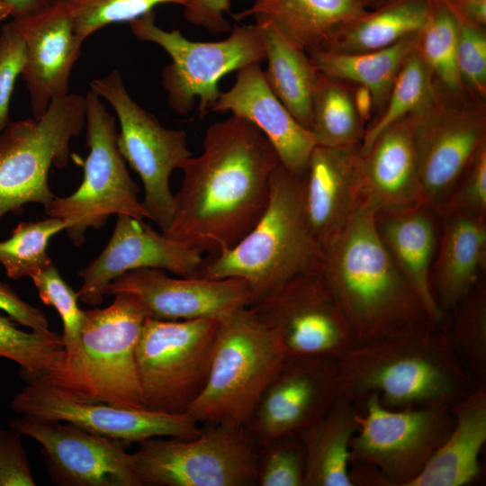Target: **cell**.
<instances>
[{
  "label": "cell",
  "mask_w": 486,
  "mask_h": 486,
  "mask_svg": "<svg viewBox=\"0 0 486 486\" xmlns=\"http://www.w3.org/2000/svg\"><path fill=\"white\" fill-rule=\"evenodd\" d=\"M279 158L266 137L240 117L212 123L202 151L183 165L173 220L163 233L218 255L233 248L266 211Z\"/></svg>",
  "instance_id": "6da1fadb"
},
{
  "label": "cell",
  "mask_w": 486,
  "mask_h": 486,
  "mask_svg": "<svg viewBox=\"0 0 486 486\" xmlns=\"http://www.w3.org/2000/svg\"><path fill=\"white\" fill-rule=\"evenodd\" d=\"M474 382L444 330L429 322L354 345L338 359V394L360 404L376 393L392 410L451 405Z\"/></svg>",
  "instance_id": "7a4b0ae2"
},
{
  "label": "cell",
  "mask_w": 486,
  "mask_h": 486,
  "mask_svg": "<svg viewBox=\"0 0 486 486\" xmlns=\"http://www.w3.org/2000/svg\"><path fill=\"white\" fill-rule=\"evenodd\" d=\"M376 212L370 202L359 197L344 229L324 249L320 268L356 345L410 325L432 323L382 243Z\"/></svg>",
  "instance_id": "3957f363"
},
{
  "label": "cell",
  "mask_w": 486,
  "mask_h": 486,
  "mask_svg": "<svg viewBox=\"0 0 486 486\" xmlns=\"http://www.w3.org/2000/svg\"><path fill=\"white\" fill-rule=\"evenodd\" d=\"M323 256L304 217L302 176L280 163L271 177L267 207L256 224L230 249L205 255L194 277L242 279L254 302L292 277L320 272Z\"/></svg>",
  "instance_id": "277c9868"
},
{
  "label": "cell",
  "mask_w": 486,
  "mask_h": 486,
  "mask_svg": "<svg viewBox=\"0 0 486 486\" xmlns=\"http://www.w3.org/2000/svg\"><path fill=\"white\" fill-rule=\"evenodd\" d=\"M113 296L109 306L86 310L76 355L47 377L81 400L146 409L136 346L148 316L136 295L118 292Z\"/></svg>",
  "instance_id": "5b68a950"
},
{
  "label": "cell",
  "mask_w": 486,
  "mask_h": 486,
  "mask_svg": "<svg viewBox=\"0 0 486 486\" xmlns=\"http://www.w3.org/2000/svg\"><path fill=\"white\" fill-rule=\"evenodd\" d=\"M287 355L248 306L219 322L206 383L187 412L200 424L244 426Z\"/></svg>",
  "instance_id": "8992f818"
},
{
  "label": "cell",
  "mask_w": 486,
  "mask_h": 486,
  "mask_svg": "<svg viewBox=\"0 0 486 486\" xmlns=\"http://www.w3.org/2000/svg\"><path fill=\"white\" fill-rule=\"evenodd\" d=\"M135 38L162 48L171 62L161 72L162 86L169 107L181 115L189 113L198 102L199 117L211 112L220 91L219 82L232 71L266 58L259 25L235 26L219 41H196L180 31H166L156 24L155 12L130 22Z\"/></svg>",
  "instance_id": "52a82bcc"
},
{
  "label": "cell",
  "mask_w": 486,
  "mask_h": 486,
  "mask_svg": "<svg viewBox=\"0 0 486 486\" xmlns=\"http://www.w3.org/2000/svg\"><path fill=\"white\" fill-rule=\"evenodd\" d=\"M85 124V95L68 94L40 117L10 122L0 131V219L30 202L49 209L56 197L50 169L68 164L70 141Z\"/></svg>",
  "instance_id": "ba28073f"
},
{
  "label": "cell",
  "mask_w": 486,
  "mask_h": 486,
  "mask_svg": "<svg viewBox=\"0 0 486 486\" xmlns=\"http://www.w3.org/2000/svg\"><path fill=\"white\" fill-rule=\"evenodd\" d=\"M219 322L212 319H146L136 346L137 370L146 409L165 413L187 412L206 383Z\"/></svg>",
  "instance_id": "9c48e42d"
},
{
  "label": "cell",
  "mask_w": 486,
  "mask_h": 486,
  "mask_svg": "<svg viewBox=\"0 0 486 486\" xmlns=\"http://www.w3.org/2000/svg\"><path fill=\"white\" fill-rule=\"evenodd\" d=\"M204 425L194 437L139 443L132 463L141 486L256 485L257 450L244 426Z\"/></svg>",
  "instance_id": "30bf717a"
},
{
  "label": "cell",
  "mask_w": 486,
  "mask_h": 486,
  "mask_svg": "<svg viewBox=\"0 0 486 486\" xmlns=\"http://www.w3.org/2000/svg\"><path fill=\"white\" fill-rule=\"evenodd\" d=\"M86 145L84 176L78 188L65 197H55L46 210L50 217L70 225L66 230L74 245L80 246L89 228H102L111 215L148 219L117 146L115 118L91 88L86 95Z\"/></svg>",
  "instance_id": "8fae6325"
},
{
  "label": "cell",
  "mask_w": 486,
  "mask_h": 486,
  "mask_svg": "<svg viewBox=\"0 0 486 486\" xmlns=\"http://www.w3.org/2000/svg\"><path fill=\"white\" fill-rule=\"evenodd\" d=\"M363 404L350 463L376 470L381 486H408L449 435L454 421L450 405L392 410L376 393Z\"/></svg>",
  "instance_id": "7c38bea8"
},
{
  "label": "cell",
  "mask_w": 486,
  "mask_h": 486,
  "mask_svg": "<svg viewBox=\"0 0 486 486\" xmlns=\"http://www.w3.org/2000/svg\"><path fill=\"white\" fill-rule=\"evenodd\" d=\"M89 86L106 100L116 113L120 124L119 151L142 182L141 203L148 219L164 232L175 212L170 176L192 156L186 132L164 127L153 113L137 104L117 69L92 80Z\"/></svg>",
  "instance_id": "4fadbf2b"
},
{
  "label": "cell",
  "mask_w": 486,
  "mask_h": 486,
  "mask_svg": "<svg viewBox=\"0 0 486 486\" xmlns=\"http://www.w3.org/2000/svg\"><path fill=\"white\" fill-rule=\"evenodd\" d=\"M417 166L427 206L436 212L486 144L485 100L437 84L431 104L412 115Z\"/></svg>",
  "instance_id": "5bb4252c"
},
{
  "label": "cell",
  "mask_w": 486,
  "mask_h": 486,
  "mask_svg": "<svg viewBox=\"0 0 486 486\" xmlns=\"http://www.w3.org/2000/svg\"><path fill=\"white\" fill-rule=\"evenodd\" d=\"M249 307L275 330L287 357L338 359L356 345L348 321L320 272L292 277Z\"/></svg>",
  "instance_id": "9a60e30c"
},
{
  "label": "cell",
  "mask_w": 486,
  "mask_h": 486,
  "mask_svg": "<svg viewBox=\"0 0 486 486\" xmlns=\"http://www.w3.org/2000/svg\"><path fill=\"white\" fill-rule=\"evenodd\" d=\"M11 408L20 416L70 422L128 445L157 436L191 438L202 429L188 412L165 413L78 400L47 376L28 380L12 400Z\"/></svg>",
  "instance_id": "2e32d148"
},
{
  "label": "cell",
  "mask_w": 486,
  "mask_h": 486,
  "mask_svg": "<svg viewBox=\"0 0 486 486\" xmlns=\"http://www.w3.org/2000/svg\"><path fill=\"white\" fill-rule=\"evenodd\" d=\"M338 396V359L286 357L244 428L257 450L273 441L300 436L328 411Z\"/></svg>",
  "instance_id": "e0dca14e"
},
{
  "label": "cell",
  "mask_w": 486,
  "mask_h": 486,
  "mask_svg": "<svg viewBox=\"0 0 486 486\" xmlns=\"http://www.w3.org/2000/svg\"><path fill=\"white\" fill-rule=\"evenodd\" d=\"M14 430L36 440L51 482L59 486H141L125 442L67 421L21 416Z\"/></svg>",
  "instance_id": "ac0fdd59"
},
{
  "label": "cell",
  "mask_w": 486,
  "mask_h": 486,
  "mask_svg": "<svg viewBox=\"0 0 486 486\" xmlns=\"http://www.w3.org/2000/svg\"><path fill=\"white\" fill-rule=\"evenodd\" d=\"M118 292L136 295L149 318L163 320L220 321L253 302L252 292L242 279L174 278L155 268L135 269L115 278L105 295Z\"/></svg>",
  "instance_id": "d6986e66"
},
{
  "label": "cell",
  "mask_w": 486,
  "mask_h": 486,
  "mask_svg": "<svg viewBox=\"0 0 486 486\" xmlns=\"http://www.w3.org/2000/svg\"><path fill=\"white\" fill-rule=\"evenodd\" d=\"M204 256L200 249L158 232L144 220L118 215L106 247L79 272L83 283L76 293L84 303L100 305L109 284L129 271L155 268L194 277Z\"/></svg>",
  "instance_id": "ffe728a7"
},
{
  "label": "cell",
  "mask_w": 486,
  "mask_h": 486,
  "mask_svg": "<svg viewBox=\"0 0 486 486\" xmlns=\"http://www.w3.org/2000/svg\"><path fill=\"white\" fill-rule=\"evenodd\" d=\"M11 22L24 42L26 59L21 76L33 118H39L53 100L69 94L71 71L83 42L75 33L67 0Z\"/></svg>",
  "instance_id": "44dd1931"
},
{
  "label": "cell",
  "mask_w": 486,
  "mask_h": 486,
  "mask_svg": "<svg viewBox=\"0 0 486 486\" xmlns=\"http://www.w3.org/2000/svg\"><path fill=\"white\" fill-rule=\"evenodd\" d=\"M211 112H230L255 125L269 140L280 163L302 176L316 140L285 108L268 86L260 63L238 70L234 85L220 92Z\"/></svg>",
  "instance_id": "7402d4cb"
},
{
  "label": "cell",
  "mask_w": 486,
  "mask_h": 486,
  "mask_svg": "<svg viewBox=\"0 0 486 486\" xmlns=\"http://www.w3.org/2000/svg\"><path fill=\"white\" fill-rule=\"evenodd\" d=\"M360 147L316 145L302 175L304 217L323 251L344 229L359 201Z\"/></svg>",
  "instance_id": "603a6c76"
},
{
  "label": "cell",
  "mask_w": 486,
  "mask_h": 486,
  "mask_svg": "<svg viewBox=\"0 0 486 486\" xmlns=\"http://www.w3.org/2000/svg\"><path fill=\"white\" fill-rule=\"evenodd\" d=\"M360 197L378 211L426 204L417 166L411 116L383 130L360 150Z\"/></svg>",
  "instance_id": "cb8c5ba5"
},
{
  "label": "cell",
  "mask_w": 486,
  "mask_h": 486,
  "mask_svg": "<svg viewBox=\"0 0 486 486\" xmlns=\"http://www.w3.org/2000/svg\"><path fill=\"white\" fill-rule=\"evenodd\" d=\"M438 215L428 206L382 210L375 213L378 234L395 265L419 298L429 320L440 326L446 314L434 297L432 266L438 242Z\"/></svg>",
  "instance_id": "d4e9b609"
},
{
  "label": "cell",
  "mask_w": 486,
  "mask_h": 486,
  "mask_svg": "<svg viewBox=\"0 0 486 486\" xmlns=\"http://www.w3.org/2000/svg\"><path fill=\"white\" fill-rule=\"evenodd\" d=\"M441 219L431 286L436 303L446 315L485 272L486 216L454 213Z\"/></svg>",
  "instance_id": "484cf974"
},
{
  "label": "cell",
  "mask_w": 486,
  "mask_h": 486,
  "mask_svg": "<svg viewBox=\"0 0 486 486\" xmlns=\"http://www.w3.org/2000/svg\"><path fill=\"white\" fill-rule=\"evenodd\" d=\"M450 410L454 421L449 435L408 486H464L478 477L486 442V382H476Z\"/></svg>",
  "instance_id": "4316f807"
},
{
  "label": "cell",
  "mask_w": 486,
  "mask_h": 486,
  "mask_svg": "<svg viewBox=\"0 0 486 486\" xmlns=\"http://www.w3.org/2000/svg\"><path fill=\"white\" fill-rule=\"evenodd\" d=\"M363 410V404L338 394L328 411L300 434L305 451L304 486H354L350 446Z\"/></svg>",
  "instance_id": "83f0119b"
},
{
  "label": "cell",
  "mask_w": 486,
  "mask_h": 486,
  "mask_svg": "<svg viewBox=\"0 0 486 486\" xmlns=\"http://www.w3.org/2000/svg\"><path fill=\"white\" fill-rule=\"evenodd\" d=\"M366 11L359 0H255L232 17L236 21L266 17L306 50L326 48Z\"/></svg>",
  "instance_id": "f1b7e54d"
},
{
  "label": "cell",
  "mask_w": 486,
  "mask_h": 486,
  "mask_svg": "<svg viewBox=\"0 0 486 486\" xmlns=\"http://www.w3.org/2000/svg\"><path fill=\"white\" fill-rule=\"evenodd\" d=\"M262 32L267 68L264 70L272 92L306 129L312 122V99L319 76L306 50L284 33L271 20L256 16Z\"/></svg>",
  "instance_id": "f546056e"
},
{
  "label": "cell",
  "mask_w": 486,
  "mask_h": 486,
  "mask_svg": "<svg viewBox=\"0 0 486 486\" xmlns=\"http://www.w3.org/2000/svg\"><path fill=\"white\" fill-rule=\"evenodd\" d=\"M432 3L433 0H385L346 25L320 50L356 53L388 48L423 28Z\"/></svg>",
  "instance_id": "4dcf8cb0"
},
{
  "label": "cell",
  "mask_w": 486,
  "mask_h": 486,
  "mask_svg": "<svg viewBox=\"0 0 486 486\" xmlns=\"http://www.w3.org/2000/svg\"><path fill=\"white\" fill-rule=\"evenodd\" d=\"M418 33L388 48L367 52L342 53L316 48L306 51L320 73L367 87L379 115L404 60L416 48Z\"/></svg>",
  "instance_id": "1f68e13d"
},
{
  "label": "cell",
  "mask_w": 486,
  "mask_h": 486,
  "mask_svg": "<svg viewBox=\"0 0 486 486\" xmlns=\"http://www.w3.org/2000/svg\"><path fill=\"white\" fill-rule=\"evenodd\" d=\"M353 89L351 84L319 72L310 128L316 145L361 146L366 128L356 110Z\"/></svg>",
  "instance_id": "d6a6232c"
},
{
  "label": "cell",
  "mask_w": 486,
  "mask_h": 486,
  "mask_svg": "<svg viewBox=\"0 0 486 486\" xmlns=\"http://www.w3.org/2000/svg\"><path fill=\"white\" fill-rule=\"evenodd\" d=\"M436 91L437 83L415 48L404 60L384 108L366 128L360 150H365L387 127L428 108L434 101Z\"/></svg>",
  "instance_id": "836d02e7"
},
{
  "label": "cell",
  "mask_w": 486,
  "mask_h": 486,
  "mask_svg": "<svg viewBox=\"0 0 486 486\" xmlns=\"http://www.w3.org/2000/svg\"><path fill=\"white\" fill-rule=\"evenodd\" d=\"M444 332L456 357L476 382H486V285L482 278L449 311Z\"/></svg>",
  "instance_id": "e575fe53"
},
{
  "label": "cell",
  "mask_w": 486,
  "mask_h": 486,
  "mask_svg": "<svg viewBox=\"0 0 486 486\" xmlns=\"http://www.w3.org/2000/svg\"><path fill=\"white\" fill-rule=\"evenodd\" d=\"M459 20L445 0H433L429 17L418 33L416 49L436 83L450 92L464 91L456 65Z\"/></svg>",
  "instance_id": "d590c367"
},
{
  "label": "cell",
  "mask_w": 486,
  "mask_h": 486,
  "mask_svg": "<svg viewBox=\"0 0 486 486\" xmlns=\"http://www.w3.org/2000/svg\"><path fill=\"white\" fill-rule=\"evenodd\" d=\"M70 223L61 218L50 217L36 221H22L11 236L0 241V264L12 279L32 278L52 261L48 254L50 238Z\"/></svg>",
  "instance_id": "8d00e7d4"
},
{
  "label": "cell",
  "mask_w": 486,
  "mask_h": 486,
  "mask_svg": "<svg viewBox=\"0 0 486 486\" xmlns=\"http://www.w3.org/2000/svg\"><path fill=\"white\" fill-rule=\"evenodd\" d=\"M0 356L19 364L30 380L49 376L58 368L64 345L56 332L23 331L13 319L0 315Z\"/></svg>",
  "instance_id": "74e56055"
},
{
  "label": "cell",
  "mask_w": 486,
  "mask_h": 486,
  "mask_svg": "<svg viewBox=\"0 0 486 486\" xmlns=\"http://www.w3.org/2000/svg\"><path fill=\"white\" fill-rule=\"evenodd\" d=\"M193 0H67L75 33L84 41L110 24L132 22L154 12L160 4H174L184 8Z\"/></svg>",
  "instance_id": "f35d334b"
},
{
  "label": "cell",
  "mask_w": 486,
  "mask_h": 486,
  "mask_svg": "<svg viewBox=\"0 0 486 486\" xmlns=\"http://www.w3.org/2000/svg\"><path fill=\"white\" fill-rule=\"evenodd\" d=\"M31 279L41 302L54 307L62 320L64 357L61 363L66 362L78 349L86 322V310L80 309L77 293L66 283L53 263Z\"/></svg>",
  "instance_id": "ab89813d"
},
{
  "label": "cell",
  "mask_w": 486,
  "mask_h": 486,
  "mask_svg": "<svg viewBox=\"0 0 486 486\" xmlns=\"http://www.w3.org/2000/svg\"><path fill=\"white\" fill-rule=\"evenodd\" d=\"M305 451L300 436L284 437L257 449L256 485L304 486Z\"/></svg>",
  "instance_id": "60d3db41"
},
{
  "label": "cell",
  "mask_w": 486,
  "mask_h": 486,
  "mask_svg": "<svg viewBox=\"0 0 486 486\" xmlns=\"http://www.w3.org/2000/svg\"><path fill=\"white\" fill-rule=\"evenodd\" d=\"M456 65L464 91L476 98L485 100V27L459 20Z\"/></svg>",
  "instance_id": "b9f144b4"
},
{
  "label": "cell",
  "mask_w": 486,
  "mask_h": 486,
  "mask_svg": "<svg viewBox=\"0 0 486 486\" xmlns=\"http://www.w3.org/2000/svg\"><path fill=\"white\" fill-rule=\"evenodd\" d=\"M436 213L439 218L454 213L486 216V144L474 155Z\"/></svg>",
  "instance_id": "7bdbcfd3"
},
{
  "label": "cell",
  "mask_w": 486,
  "mask_h": 486,
  "mask_svg": "<svg viewBox=\"0 0 486 486\" xmlns=\"http://www.w3.org/2000/svg\"><path fill=\"white\" fill-rule=\"evenodd\" d=\"M26 59L24 42L11 22L0 29V131L10 122L9 106L15 81Z\"/></svg>",
  "instance_id": "ee69618b"
},
{
  "label": "cell",
  "mask_w": 486,
  "mask_h": 486,
  "mask_svg": "<svg viewBox=\"0 0 486 486\" xmlns=\"http://www.w3.org/2000/svg\"><path fill=\"white\" fill-rule=\"evenodd\" d=\"M22 435L0 428V486H34Z\"/></svg>",
  "instance_id": "f6af8a7d"
},
{
  "label": "cell",
  "mask_w": 486,
  "mask_h": 486,
  "mask_svg": "<svg viewBox=\"0 0 486 486\" xmlns=\"http://www.w3.org/2000/svg\"><path fill=\"white\" fill-rule=\"evenodd\" d=\"M0 310L16 323L41 333H50L46 315L23 301L12 287L0 282Z\"/></svg>",
  "instance_id": "bcb514c9"
},
{
  "label": "cell",
  "mask_w": 486,
  "mask_h": 486,
  "mask_svg": "<svg viewBox=\"0 0 486 486\" xmlns=\"http://www.w3.org/2000/svg\"><path fill=\"white\" fill-rule=\"evenodd\" d=\"M231 0H193L184 8V17L191 24L202 27L211 33L219 34L230 30L226 20Z\"/></svg>",
  "instance_id": "7dc6e473"
},
{
  "label": "cell",
  "mask_w": 486,
  "mask_h": 486,
  "mask_svg": "<svg viewBox=\"0 0 486 486\" xmlns=\"http://www.w3.org/2000/svg\"><path fill=\"white\" fill-rule=\"evenodd\" d=\"M445 1L460 21L485 27L486 0H464L458 2Z\"/></svg>",
  "instance_id": "c3c4849f"
},
{
  "label": "cell",
  "mask_w": 486,
  "mask_h": 486,
  "mask_svg": "<svg viewBox=\"0 0 486 486\" xmlns=\"http://www.w3.org/2000/svg\"><path fill=\"white\" fill-rule=\"evenodd\" d=\"M58 1V0H0V3L10 10L11 17L13 19H19L34 15L53 5Z\"/></svg>",
  "instance_id": "681fc988"
},
{
  "label": "cell",
  "mask_w": 486,
  "mask_h": 486,
  "mask_svg": "<svg viewBox=\"0 0 486 486\" xmlns=\"http://www.w3.org/2000/svg\"><path fill=\"white\" fill-rule=\"evenodd\" d=\"M354 86L353 97L356 110L361 120L366 123L371 120L374 111L373 94L370 90L364 86Z\"/></svg>",
  "instance_id": "f907efd6"
},
{
  "label": "cell",
  "mask_w": 486,
  "mask_h": 486,
  "mask_svg": "<svg viewBox=\"0 0 486 486\" xmlns=\"http://www.w3.org/2000/svg\"><path fill=\"white\" fill-rule=\"evenodd\" d=\"M362 4L369 10L370 8H374L380 4L381 3L384 2L385 0H359Z\"/></svg>",
  "instance_id": "816d5d0a"
},
{
  "label": "cell",
  "mask_w": 486,
  "mask_h": 486,
  "mask_svg": "<svg viewBox=\"0 0 486 486\" xmlns=\"http://www.w3.org/2000/svg\"><path fill=\"white\" fill-rule=\"evenodd\" d=\"M11 16L10 10L0 3V22Z\"/></svg>",
  "instance_id": "f5cc1de1"
},
{
  "label": "cell",
  "mask_w": 486,
  "mask_h": 486,
  "mask_svg": "<svg viewBox=\"0 0 486 486\" xmlns=\"http://www.w3.org/2000/svg\"><path fill=\"white\" fill-rule=\"evenodd\" d=\"M448 2H458V1H464V0H446Z\"/></svg>",
  "instance_id": "db71d44e"
}]
</instances>
